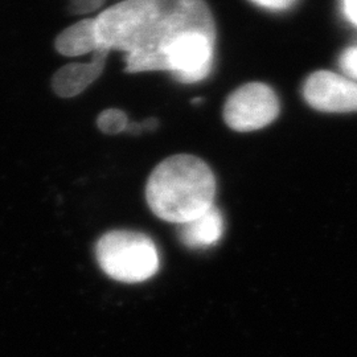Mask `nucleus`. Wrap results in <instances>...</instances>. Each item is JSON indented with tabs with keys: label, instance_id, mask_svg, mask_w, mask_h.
Returning a JSON list of instances; mask_svg holds the SVG:
<instances>
[{
	"label": "nucleus",
	"instance_id": "1",
	"mask_svg": "<svg viewBox=\"0 0 357 357\" xmlns=\"http://www.w3.org/2000/svg\"><path fill=\"white\" fill-rule=\"evenodd\" d=\"M100 45L125 52L126 72L168 70V59L190 35L216 38V26L204 0H125L96 17Z\"/></svg>",
	"mask_w": 357,
	"mask_h": 357
},
{
	"label": "nucleus",
	"instance_id": "5",
	"mask_svg": "<svg viewBox=\"0 0 357 357\" xmlns=\"http://www.w3.org/2000/svg\"><path fill=\"white\" fill-rule=\"evenodd\" d=\"M303 96L307 103L319 112H357V84L328 70H319L308 77Z\"/></svg>",
	"mask_w": 357,
	"mask_h": 357
},
{
	"label": "nucleus",
	"instance_id": "13",
	"mask_svg": "<svg viewBox=\"0 0 357 357\" xmlns=\"http://www.w3.org/2000/svg\"><path fill=\"white\" fill-rule=\"evenodd\" d=\"M250 1L268 10H286L291 7L296 0H250Z\"/></svg>",
	"mask_w": 357,
	"mask_h": 357
},
{
	"label": "nucleus",
	"instance_id": "12",
	"mask_svg": "<svg viewBox=\"0 0 357 357\" xmlns=\"http://www.w3.org/2000/svg\"><path fill=\"white\" fill-rule=\"evenodd\" d=\"M340 65L347 75L357 78V48L345 51L340 59Z\"/></svg>",
	"mask_w": 357,
	"mask_h": 357
},
{
	"label": "nucleus",
	"instance_id": "4",
	"mask_svg": "<svg viewBox=\"0 0 357 357\" xmlns=\"http://www.w3.org/2000/svg\"><path fill=\"white\" fill-rule=\"evenodd\" d=\"M280 114V101L273 89L261 82L246 84L233 91L224 106V119L236 131L266 128Z\"/></svg>",
	"mask_w": 357,
	"mask_h": 357
},
{
	"label": "nucleus",
	"instance_id": "10",
	"mask_svg": "<svg viewBox=\"0 0 357 357\" xmlns=\"http://www.w3.org/2000/svg\"><path fill=\"white\" fill-rule=\"evenodd\" d=\"M128 116L125 112L119 109H107L103 110L97 118L98 128L109 135H115L122 131H126L128 128Z\"/></svg>",
	"mask_w": 357,
	"mask_h": 357
},
{
	"label": "nucleus",
	"instance_id": "3",
	"mask_svg": "<svg viewBox=\"0 0 357 357\" xmlns=\"http://www.w3.org/2000/svg\"><path fill=\"white\" fill-rule=\"evenodd\" d=\"M97 261L115 281L138 283L147 281L159 268V253L153 240L143 233L113 230L98 240Z\"/></svg>",
	"mask_w": 357,
	"mask_h": 357
},
{
	"label": "nucleus",
	"instance_id": "9",
	"mask_svg": "<svg viewBox=\"0 0 357 357\" xmlns=\"http://www.w3.org/2000/svg\"><path fill=\"white\" fill-rule=\"evenodd\" d=\"M56 51L63 56L76 57L103 50L100 45L96 19H85L64 29L54 41Z\"/></svg>",
	"mask_w": 357,
	"mask_h": 357
},
{
	"label": "nucleus",
	"instance_id": "11",
	"mask_svg": "<svg viewBox=\"0 0 357 357\" xmlns=\"http://www.w3.org/2000/svg\"><path fill=\"white\" fill-rule=\"evenodd\" d=\"M105 0H69L68 11L73 15H84L100 10Z\"/></svg>",
	"mask_w": 357,
	"mask_h": 357
},
{
	"label": "nucleus",
	"instance_id": "7",
	"mask_svg": "<svg viewBox=\"0 0 357 357\" xmlns=\"http://www.w3.org/2000/svg\"><path fill=\"white\" fill-rule=\"evenodd\" d=\"M107 56L109 51L100 50L93 53L90 63L68 64L59 69L52 79L54 93L63 98H72L81 94L102 75Z\"/></svg>",
	"mask_w": 357,
	"mask_h": 357
},
{
	"label": "nucleus",
	"instance_id": "2",
	"mask_svg": "<svg viewBox=\"0 0 357 357\" xmlns=\"http://www.w3.org/2000/svg\"><path fill=\"white\" fill-rule=\"evenodd\" d=\"M216 178L204 160L174 155L158 165L146 185L150 209L159 218L184 224L213 206Z\"/></svg>",
	"mask_w": 357,
	"mask_h": 357
},
{
	"label": "nucleus",
	"instance_id": "6",
	"mask_svg": "<svg viewBox=\"0 0 357 357\" xmlns=\"http://www.w3.org/2000/svg\"><path fill=\"white\" fill-rule=\"evenodd\" d=\"M216 38L195 33L183 38L168 59V72L181 84H195L211 73Z\"/></svg>",
	"mask_w": 357,
	"mask_h": 357
},
{
	"label": "nucleus",
	"instance_id": "14",
	"mask_svg": "<svg viewBox=\"0 0 357 357\" xmlns=\"http://www.w3.org/2000/svg\"><path fill=\"white\" fill-rule=\"evenodd\" d=\"M344 13L348 20L357 26V0H344Z\"/></svg>",
	"mask_w": 357,
	"mask_h": 357
},
{
	"label": "nucleus",
	"instance_id": "8",
	"mask_svg": "<svg viewBox=\"0 0 357 357\" xmlns=\"http://www.w3.org/2000/svg\"><path fill=\"white\" fill-rule=\"evenodd\" d=\"M224 233V218L213 205L202 216L178 225L180 241L191 249H203L213 246Z\"/></svg>",
	"mask_w": 357,
	"mask_h": 357
}]
</instances>
